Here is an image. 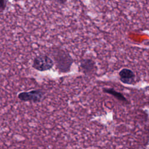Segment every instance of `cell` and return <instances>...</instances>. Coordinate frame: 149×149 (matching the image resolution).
<instances>
[{"instance_id": "cell-2", "label": "cell", "mask_w": 149, "mask_h": 149, "mask_svg": "<svg viewBox=\"0 0 149 149\" xmlns=\"http://www.w3.org/2000/svg\"><path fill=\"white\" fill-rule=\"evenodd\" d=\"M53 59L47 55H37L33 60L32 67L40 72L47 71L51 69L54 65Z\"/></svg>"}, {"instance_id": "cell-8", "label": "cell", "mask_w": 149, "mask_h": 149, "mask_svg": "<svg viewBox=\"0 0 149 149\" xmlns=\"http://www.w3.org/2000/svg\"><path fill=\"white\" fill-rule=\"evenodd\" d=\"M57 3H60V4H63V3H65L66 1H56Z\"/></svg>"}, {"instance_id": "cell-6", "label": "cell", "mask_w": 149, "mask_h": 149, "mask_svg": "<svg viewBox=\"0 0 149 149\" xmlns=\"http://www.w3.org/2000/svg\"><path fill=\"white\" fill-rule=\"evenodd\" d=\"M102 91L105 93L113 95L115 98L118 99L119 101H123L125 103H128L127 99L124 97V95L122 93L114 90L113 88H104L102 89Z\"/></svg>"}, {"instance_id": "cell-4", "label": "cell", "mask_w": 149, "mask_h": 149, "mask_svg": "<svg viewBox=\"0 0 149 149\" xmlns=\"http://www.w3.org/2000/svg\"><path fill=\"white\" fill-rule=\"evenodd\" d=\"M80 69L87 76L93 75L97 70V66L94 60L90 58H84L80 62Z\"/></svg>"}, {"instance_id": "cell-3", "label": "cell", "mask_w": 149, "mask_h": 149, "mask_svg": "<svg viewBox=\"0 0 149 149\" xmlns=\"http://www.w3.org/2000/svg\"><path fill=\"white\" fill-rule=\"evenodd\" d=\"M45 93L41 89L31 90L29 91H22L17 94V98L22 101L40 102L44 98Z\"/></svg>"}, {"instance_id": "cell-5", "label": "cell", "mask_w": 149, "mask_h": 149, "mask_svg": "<svg viewBox=\"0 0 149 149\" xmlns=\"http://www.w3.org/2000/svg\"><path fill=\"white\" fill-rule=\"evenodd\" d=\"M119 79L124 84H131L134 80L135 75L133 72L127 68H123L119 72Z\"/></svg>"}, {"instance_id": "cell-1", "label": "cell", "mask_w": 149, "mask_h": 149, "mask_svg": "<svg viewBox=\"0 0 149 149\" xmlns=\"http://www.w3.org/2000/svg\"><path fill=\"white\" fill-rule=\"evenodd\" d=\"M56 68L60 73H68L70 71L73 59L70 54L65 50L56 48L51 52Z\"/></svg>"}, {"instance_id": "cell-7", "label": "cell", "mask_w": 149, "mask_h": 149, "mask_svg": "<svg viewBox=\"0 0 149 149\" xmlns=\"http://www.w3.org/2000/svg\"><path fill=\"white\" fill-rule=\"evenodd\" d=\"M8 2V1L6 0H1L0 1V11H1V12H2L3 11L5 10V8L7 6Z\"/></svg>"}]
</instances>
